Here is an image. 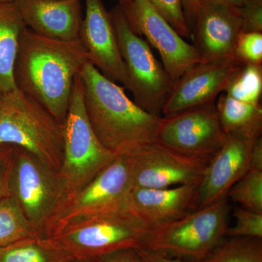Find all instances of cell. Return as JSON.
<instances>
[{
	"label": "cell",
	"instance_id": "22",
	"mask_svg": "<svg viewBox=\"0 0 262 262\" xmlns=\"http://www.w3.org/2000/svg\"><path fill=\"white\" fill-rule=\"evenodd\" d=\"M40 236L13 196L0 200V248Z\"/></svg>",
	"mask_w": 262,
	"mask_h": 262
},
{
	"label": "cell",
	"instance_id": "13",
	"mask_svg": "<svg viewBox=\"0 0 262 262\" xmlns=\"http://www.w3.org/2000/svg\"><path fill=\"white\" fill-rule=\"evenodd\" d=\"M241 33L243 24L238 8L213 2H200L191 39L203 61L234 59V48Z\"/></svg>",
	"mask_w": 262,
	"mask_h": 262
},
{
	"label": "cell",
	"instance_id": "3",
	"mask_svg": "<svg viewBox=\"0 0 262 262\" xmlns=\"http://www.w3.org/2000/svg\"><path fill=\"white\" fill-rule=\"evenodd\" d=\"M63 127V160L58 171L61 188L59 209L117 157L101 144L91 127L79 75L74 82Z\"/></svg>",
	"mask_w": 262,
	"mask_h": 262
},
{
	"label": "cell",
	"instance_id": "39",
	"mask_svg": "<svg viewBox=\"0 0 262 262\" xmlns=\"http://www.w3.org/2000/svg\"><path fill=\"white\" fill-rule=\"evenodd\" d=\"M15 0H0V3H13Z\"/></svg>",
	"mask_w": 262,
	"mask_h": 262
},
{
	"label": "cell",
	"instance_id": "24",
	"mask_svg": "<svg viewBox=\"0 0 262 262\" xmlns=\"http://www.w3.org/2000/svg\"><path fill=\"white\" fill-rule=\"evenodd\" d=\"M224 94L236 101L261 103L262 65H242L229 80Z\"/></svg>",
	"mask_w": 262,
	"mask_h": 262
},
{
	"label": "cell",
	"instance_id": "19",
	"mask_svg": "<svg viewBox=\"0 0 262 262\" xmlns=\"http://www.w3.org/2000/svg\"><path fill=\"white\" fill-rule=\"evenodd\" d=\"M26 28L14 2L0 3V92L4 96L18 91L13 71L20 36Z\"/></svg>",
	"mask_w": 262,
	"mask_h": 262
},
{
	"label": "cell",
	"instance_id": "26",
	"mask_svg": "<svg viewBox=\"0 0 262 262\" xmlns=\"http://www.w3.org/2000/svg\"><path fill=\"white\" fill-rule=\"evenodd\" d=\"M234 225L228 227V237H253L262 239V214L243 208L233 209Z\"/></svg>",
	"mask_w": 262,
	"mask_h": 262
},
{
	"label": "cell",
	"instance_id": "12",
	"mask_svg": "<svg viewBox=\"0 0 262 262\" xmlns=\"http://www.w3.org/2000/svg\"><path fill=\"white\" fill-rule=\"evenodd\" d=\"M134 187L199 184L209 160L182 154L155 141L129 155Z\"/></svg>",
	"mask_w": 262,
	"mask_h": 262
},
{
	"label": "cell",
	"instance_id": "11",
	"mask_svg": "<svg viewBox=\"0 0 262 262\" xmlns=\"http://www.w3.org/2000/svg\"><path fill=\"white\" fill-rule=\"evenodd\" d=\"M227 138L213 103L162 117L156 141L182 154L210 160Z\"/></svg>",
	"mask_w": 262,
	"mask_h": 262
},
{
	"label": "cell",
	"instance_id": "35",
	"mask_svg": "<svg viewBox=\"0 0 262 262\" xmlns=\"http://www.w3.org/2000/svg\"><path fill=\"white\" fill-rule=\"evenodd\" d=\"M201 1L213 2V3H221L233 7V8H241L248 1V0H200Z\"/></svg>",
	"mask_w": 262,
	"mask_h": 262
},
{
	"label": "cell",
	"instance_id": "5",
	"mask_svg": "<svg viewBox=\"0 0 262 262\" xmlns=\"http://www.w3.org/2000/svg\"><path fill=\"white\" fill-rule=\"evenodd\" d=\"M153 229L133 212L124 211L72 224L51 237L75 259H83L145 247Z\"/></svg>",
	"mask_w": 262,
	"mask_h": 262
},
{
	"label": "cell",
	"instance_id": "28",
	"mask_svg": "<svg viewBox=\"0 0 262 262\" xmlns=\"http://www.w3.org/2000/svg\"><path fill=\"white\" fill-rule=\"evenodd\" d=\"M149 2L181 37L192 38V31L184 18L182 0H149Z\"/></svg>",
	"mask_w": 262,
	"mask_h": 262
},
{
	"label": "cell",
	"instance_id": "36",
	"mask_svg": "<svg viewBox=\"0 0 262 262\" xmlns=\"http://www.w3.org/2000/svg\"><path fill=\"white\" fill-rule=\"evenodd\" d=\"M5 96L0 92V114L3 111V106H4Z\"/></svg>",
	"mask_w": 262,
	"mask_h": 262
},
{
	"label": "cell",
	"instance_id": "20",
	"mask_svg": "<svg viewBox=\"0 0 262 262\" xmlns=\"http://www.w3.org/2000/svg\"><path fill=\"white\" fill-rule=\"evenodd\" d=\"M215 106L221 125L227 136L251 140L261 137V103L241 102L222 94Z\"/></svg>",
	"mask_w": 262,
	"mask_h": 262
},
{
	"label": "cell",
	"instance_id": "25",
	"mask_svg": "<svg viewBox=\"0 0 262 262\" xmlns=\"http://www.w3.org/2000/svg\"><path fill=\"white\" fill-rule=\"evenodd\" d=\"M227 198L243 208L262 214V170L250 169L229 189Z\"/></svg>",
	"mask_w": 262,
	"mask_h": 262
},
{
	"label": "cell",
	"instance_id": "33",
	"mask_svg": "<svg viewBox=\"0 0 262 262\" xmlns=\"http://www.w3.org/2000/svg\"><path fill=\"white\" fill-rule=\"evenodd\" d=\"M182 5L186 22L192 31L200 8V0H182Z\"/></svg>",
	"mask_w": 262,
	"mask_h": 262
},
{
	"label": "cell",
	"instance_id": "7",
	"mask_svg": "<svg viewBox=\"0 0 262 262\" xmlns=\"http://www.w3.org/2000/svg\"><path fill=\"white\" fill-rule=\"evenodd\" d=\"M229 213V198L225 196L153 229L144 248L183 261H199L226 237Z\"/></svg>",
	"mask_w": 262,
	"mask_h": 262
},
{
	"label": "cell",
	"instance_id": "23",
	"mask_svg": "<svg viewBox=\"0 0 262 262\" xmlns=\"http://www.w3.org/2000/svg\"><path fill=\"white\" fill-rule=\"evenodd\" d=\"M198 262H262V239L225 237Z\"/></svg>",
	"mask_w": 262,
	"mask_h": 262
},
{
	"label": "cell",
	"instance_id": "30",
	"mask_svg": "<svg viewBox=\"0 0 262 262\" xmlns=\"http://www.w3.org/2000/svg\"><path fill=\"white\" fill-rule=\"evenodd\" d=\"M15 146L0 145V200L10 195V179Z\"/></svg>",
	"mask_w": 262,
	"mask_h": 262
},
{
	"label": "cell",
	"instance_id": "6",
	"mask_svg": "<svg viewBox=\"0 0 262 262\" xmlns=\"http://www.w3.org/2000/svg\"><path fill=\"white\" fill-rule=\"evenodd\" d=\"M120 54L126 67L124 89L130 91L139 107L155 116L162 117L173 82L168 72L153 54L145 39L131 29L120 5L110 12Z\"/></svg>",
	"mask_w": 262,
	"mask_h": 262
},
{
	"label": "cell",
	"instance_id": "32",
	"mask_svg": "<svg viewBox=\"0 0 262 262\" xmlns=\"http://www.w3.org/2000/svg\"><path fill=\"white\" fill-rule=\"evenodd\" d=\"M135 250L143 262H185L180 258L170 257L142 247Z\"/></svg>",
	"mask_w": 262,
	"mask_h": 262
},
{
	"label": "cell",
	"instance_id": "14",
	"mask_svg": "<svg viewBox=\"0 0 262 262\" xmlns=\"http://www.w3.org/2000/svg\"><path fill=\"white\" fill-rule=\"evenodd\" d=\"M79 39L90 63L108 80L120 82L124 87L127 81L126 67L120 54L111 15L102 0H85V15Z\"/></svg>",
	"mask_w": 262,
	"mask_h": 262
},
{
	"label": "cell",
	"instance_id": "29",
	"mask_svg": "<svg viewBox=\"0 0 262 262\" xmlns=\"http://www.w3.org/2000/svg\"><path fill=\"white\" fill-rule=\"evenodd\" d=\"M238 9L243 32H262V0H248Z\"/></svg>",
	"mask_w": 262,
	"mask_h": 262
},
{
	"label": "cell",
	"instance_id": "38",
	"mask_svg": "<svg viewBox=\"0 0 262 262\" xmlns=\"http://www.w3.org/2000/svg\"><path fill=\"white\" fill-rule=\"evenodd\" d=\"M130 1H131V0H119V4H125V3H129Z\"/></svg>",
	"mask_w": 262,
	"mask_h": 262
},
{
	"label": "cell",
	"instance_id": "10",
	"mask_svg": "<svg viewBox=\"0 0 262 262\" xmlns=\"http://www.w3.org/2000/svg\"><path fill=\"white\" fill-rule=\"evenodd\" d=\"M120 5L131 29L145 37L149 46L159 53L173 83L194 66L205 62L194 46L172 28L149 0H131Z\"/></svg>",
	"mask_w": 262,
	"mask_h": 262
},
{
	"label": "cell",
	"instance_id": "21",
	"mask_svg": "<svg viewBox=\"0 0 262 262\" xmlns=\"http://www.w3.org/2000/svg\"><path fill=\"white\" fill-rule=\"evenodd\" d=\"M75 258L53 237L22 239L0 248V262H72Z\"/></svg>",
	"mask_w": 262,
	"mask_h": 262
},
{
	"label": "cell",
	"instance_id": "4",
	"mask_svg": "<svg viewBox=\"0 0 262 262\" xmlns=\"http://www.w3.org/2000/svg\"><path fill=\"white\" fill-rule=\"evenodd\" d=\"M64 127L51 114L20 91L5 96L0 114V145L20 148L58 171Z\"/></svg>",
	"mask_w": 262,
	"mask_h": 262
},
{
	"label": "cell",
	"instance_id": "27",
	"mask_svg": "<svg viewBox=\"0 0 262 262\" xmlns=\"http://www.w3.org/2000/svg\"><path fill=\"white\" fill-rule=\"evenodd\" d=\"M234 58L243 65H262V32L241 33Z\"/></svg>",
	"mask_w": 262,
	"mask_h": 262
},
{
	"label": "cell",
	"instance_id": "1",
	"mask_svg": "<svg viewBox=\"0 0 262 262\" xmlns=\"http://www.w3.org/2000/svg\"><path fill=\"white\" fill-rule=\"evenodd\" d=\"M88 61L79 38L59 40L26 28L15 62V86L63 125L76 77Z\"/></svg>",
	"mask_w": 262,
	"mask_h": 262
},
{
	"label": "cell",
	"instance_id": "2",
	"mask_svg": "<svg viewBox=\"0 0 262 262\" xmlns=\"http://www.w3.org/2000/svg\"><path fill=\"white\" fill-rule=\"evenodd\" d=\"M86 113L98 140L117 156L132 155L156 141L162 117L144 111L124 88L88 61L81 69Z\"/></svg>",
	"mask_w": 262,
	"mask_h": 262
},
{
	"label": "cell",
	"instance_id": "17",
	"mask_svg": "<svg viewBox=\"0 0 262 262\" xmlns=\"http://www.w3.org/2000/svg\"><path fill=\"white\" fill-rule=\"evenodd\" d=\"M198 187L199 184L134 187L129 196V209L153 228H158L198 209Z\"/></svg>",
	"mask_w": 262,
	"mask_h": 262
},
{
	"label": "cell",
	"instance_id": "8",
	"mask_svg": "<svg viewBox=\"0 0 262 262\" xmlns=\"http://www.w3.org/2000/svg\"><path fill=\"white\" fill-rule=\"evenodd\" d=\"M133 188L130 157L117 156L61 207L48 226L46 235L51 237L67 226L93 217L130 211L129 196Z\"/></svg>",
	"mask_w": 262,
	"mask_h": 262
},
{
	"label": "cell",
	"instance_id": "34",
	"mask_svg": "<svg viewBox=\"0 0 262 262\" xmlns=\"http://www.w3.org/2000/svg\"><path fill=\"white\" fill-rule=\"evenodd\" d=\"M251 169L262 170V138L254 141L251 157Z\"/></svg>",
	"mask_w": 262,
	"mask_h": 262
},
{
	"label": "cell",
	"instance_id": "18",
	"mask_svg": "<svg viewBox=\"0 0 262 262\" xmlns=\"http://www.w3.org/2000/svg\"><path fill=\"white\" fill-rule=\"evenodd\" d=\"M27 28L59 40L78 39L82 21L80 0H15Z\"/></svg>",
	"mask_w": 262,
	"mask_h": 262
},
{
	"label": "cell",
	"instance_id": "15",
	"mask_svg": "<svg viewBox=\"0 0 262 262\" xmlns=\"http://www.w3.org/2000/svg\"><path fill=\"white\" fill-rule=\"evenodd\" d=\"M242 65L232 59L194 66L174 83L163 108L164 117L214 103Z\"/></svg>",
	"mask_w": 262,
	"mask_h": 262
},
{
	"label": "cell",
	"instance_id": "16",
	"mask_svg": "<svg viewBox=\"0 0 262 262\" xmlns=\"http://www.w3.org/2000/svg\"><path fill=\"white\" fill-rule=\"evenodd\" d=\"M255 140L228 136L207 165L198 187V209L227 196L229 189L247 173Z\"/></svg>",
	"mask_w": 262,
	"mask_h": 262
},
{
	"label": "cell",
	"instance_id": "37",
	"mask_svg": "<svg viewBox=\"0 0 262 262\" xmlns=\"http://www.w3.org/2000/svg\"><path fill=\"white\" fill-rule=\"evenodd\" d=\"M72 262H98L96 258H83V259H75Z\"/></svg>",
	"mask_w": 262,
	"mask_h": 262
},
{
	"label": "cell",
	"instance_id": "31",
	"mask_svg": "<svg viewBox=\"0 0 262 262\" xmlns=\"http://www.w3.org/2000/svg\"><path fill=\"white\" fill-rule=\"evenodd\" d=\"M98 262H143L135 249H125L96 258Z\"/></svg>",
	"mask_w": 262,
	"mask_h": 262
},
{
	"label": "cell",
	"instance_id": "9",
	"mask_svg": "<svg viewBox=\"0 0 262 262\" xmlns=\"http://www.w3.org/2000/svg\"><path fill=\"white\" fill-rule=\"evenodd\" d=\"M10 195L18 203L33 227L46 236L48 226L61 205L58 171L34 155L15 146Z\"/></svg>",
	"mask_w": 262,
	"mask_h": 262
}]
</instances>
